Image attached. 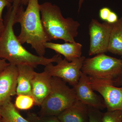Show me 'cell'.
<instances>
[{
    "instance_id": "cell-1",
    "label": "cell",
    "mask_w": 122,
    "mask_h": 122,
    "mask_svg": "<svg viewBox=\"0 0 122 122\" xmlns=\"http://www.w3.org/2000/svg\"><path fill=\"white\" fill-rule=\"evenodd\" d=\"M8 8L4 20V29L0 36V58L17 66L26 65L36 68L39 65L46 66L57 63L61 56L57 54L51 58L40 56L31 53L22 45L15 35L14 26L17 24V16L20 7L24 5L21 0H13Z\"/></svg>"
},
{
    "instance_id": "cell-2",
    "label": "cell",
    "mask_w": 122,
    "mask_h": 122,
    "mask_svg": "<svg viewBox=\"0 0 122 122\" xmlns=\"http://www.w3.org/2000/svg\"><path fill=\"white\" fill-rule=\"evenodd\" d=\"M16 20L21 27L17 36L19 41L22 44H29L38 56H44L46 49L45 45L50 41L42 23L38 0H29L25 10L22 5L18 12Z\"/></svg>"
},
{
    "instance_id": "cell-3",
    "label": "cell",
    "mask_w": 122,
    "mask_h": 122,
    "mask_svg": "<svg viewBox=\"0 0 122 122\" xmlns=\"http://www.w3.org/2000/svg\"><path fill=\"white\" fill-rule=\"evenodd\" d=\"M42 25L49 41L61 39L65 42H76L80 24L72 18H65L57 5L50 2L40 4Z\"/></svg>"
},
{
    "instance_id": "cell-4",
    "label": "cell",
    "mask_w": 122,
    "mask_h": 122,
    "mask_svg": "<svg viewBox=\"0 0 122 122\" xmlns=\"http://www.w3.org/2000/svg\"><path fill=\"white\" fill-rule=\"evenodd\" d=\"M61 79L52 77L50 93L41 105V116H57L77 100L73 88Z\"/></svg>"
},
{
    "instance_id": "cell-5",
    "label": "cell",
    "mask_w": 122,
    "mask_h": 122,
    "mask_svg": "<svg viewBox=\"0 0 122 122\" xmlns=\"http://www.w3.org/2000/svg\"><path fill=\"white\" fill-rule=\"evenodd\" d=\"M122 68V59L103 53L86 58L81 71L89 77L107 80L113 83L119 75Z\"/></svg>"
},
{
    "instance_id": "cell-6",
    "label": "cell",
    "mask_w": 122,
    "mask_h": 122,
    "mask_svg": "<svg viewBox=\"0 0 122 122\" xmlns=\"http://www.w3.org/2000/svg\"><path fill=\"white\" fill-rule=\"evenodd\" d=\"M86 57L81 56L72 61L61 58L54 66L52 63L46 66L44 71L51 77L62 79L73 87L77 84L81 74V69Z\"/></svg>"
},
{
    "instance_id": "cell-7",
    "label": "cell",
    "mask_w": 122,
    "mask_h": 122,
    "mask_svg": "<svg viewBox=\"0 0 122 122\" xmlns=\"http://www.w3.org/2000/svg\"><path fill=\"white\" fill-rule=\"evenodd\" d=\"M112 24L105 21L101 23L92 19L89 26V56L105 53L107 48Z\"/></svg>"
},
{
    "instance_id": "cell-8",
    "label": "cell",
    "mask_w": 122,
    "mask_h": 122,
    "mask_svg": "<svg viewBox=\"0 0 122 122\" xmlns=\"http://www.w3.org/2000/svg\"><path fill=\"white\" fill-rule=\"evenodd\" d=\"M89 78L92 89L102 97L107 110L122 111V86H115L107 80L90 77Z\"/></svg>"
},
{
    "instance_id": "cell-9",
    "label": "cell",
    "mask_w": 122,
    "mask_h": 122,
    "mask_svg": "<svg viewBox=\"0 0 122 122\" xmlns=\"http://www.w3.org/2000/svg\"><path fill=\"white\" fill-rule=\"evenodd\" d=\"M73 88L76 99L83 104L100 110L106 108L102 97L95 93L90 83L89 76L82 72L78 82Z\"/></svg>"
},
{
    "instance_id": "cell-10",
    "label": "cell",
    "mask_w": 122,
    "mask_h": 122,
    "mask_svg": "<svg viewBox=\"0 0 122 122\" xmlns=\"http://www.w3.org/2000/svg\"><path fill=\"white\" fill-rule=\"evenodd\" d=\"M18 74L17 66L11 64L0 73V106L16 94Z\"/></svg>"
},
{
    "instance_id": "cell-11",
    "label": "cell",
    "mask_w": 122,
    "mask_h": 122,
    "mask_svg": "<svg viewBox=\"0 0 122 122\" xmlns=\"http://www.w3.org/2000/svg\"><path fill=\"white\" fill-rule=\"evenodd\" d=\"M52 77L46 71L35 72L32 82V96L35 104L41 106L50 93Z\"/></svg>"
},
{
    "instance_id": "cell-12",
    "label": "cell",
    "mask_w": 122,
    "mask_h": 122,
    "mask_svg": "<svg viewBox=\"0 0 122 122\" xmlns=\"http://www.w3.org/2000/svg\"><path fill=\"white\" fill-rule=\"evenodd\" d=\"M57 117L61 122H87L88 106L76 100Z\"/></svg>"
},
{
    "instance_id": "cell-13",
    "label": "cell",
    "mask_w": 122,
    "mask_h": 122,
    "mask_svg": "<svg viewBox=\"0 0 122 122\" xmlns=\"http://www.w3.org/2000/svg\"><path fill=\"white\" fill-rule=\"evenodd\" d=\"M17 67L18 74L16 95L32 96V82L35 73L34 68L26 65L18 66Z\"/></svg>"
},
{
    "instance_id": "cell-14",
    "label": "cell",
    "mask_w": 122,
    "mask_h": 122,
    "mask_svg": "<svg viewBox=\"0 0 122 122\" xmlns=\"http://www.w3.org/2000/svg\"><path fill=\"white\" fill-rule=\"evenodd\" d=\"M46 49L54 51L58 54L64 56L69 61L81 56L82 45L76 42H65L64 44L54 43L48 42L45 45Z\"/></svg>"
},
{
    "instance_id": "cell-15",
    "label": "cell",
    "mask_w": 122,
    "mask_h": 122,
    "mask_svg": "<svg viewBox=\"0 0 122 122\" xmlns=\"http://www.w3.org/2000/svg\"><path fill=\"white\" fill-rule=\"evenodd\" d=\"M107 52L122 57V17L112 24Z\"/></svg>"
},
{
    "instance_id": "cell-16",
    "label": "cell",
    "mask_w": 122,
    "mask_h": 122,
    "mask_svg": "<svg viewBox=\"0 0 122 122\" xmlns=\"http://www.w3.org/2000/svg\"><path fill=\"white\" fill-rule=\"evenodd\" d=\"M0 115L3 122H30L20 114L11 101L0 106Z\"/></svg>"
},
{
    "instance_id": "cell-17",
    "label": "cell",
    "mask_w": 122,
    "mask_h": 122,
    "mask_svg": "<svg viewBox=\"0 0 122 122\" xmlns=\"http://www.w3.org/2000/svg\"><path fill=\"white\" fill-rule=\"evenodd\" d=\"M35 104L34 99L32 96L25 95H17L14 104L16 109L20 110H28Z\"/></svg>"
},
{
    "instance_id": "cell-18",
    "label": "cell",
    "mask_w": 122,
    "mask_h": 122,
    "mask_svg": "<svg viewBox=\"0 0 122 122\" xmlns=\"http://www.w3.org/2000/svg\"><path fill=\"white\" fill-rule=\"evenodd\" d=\"M102 122H122V111L107 110L102 113Z\"/></svg>"
},
{
    "instance_id": "cell-19",
    "label": "cell",
    "mask_w": 122,
    "mask_h": 122,
    "mask_svg": "<svg viewBox=\"0 0 122 122\" xmlns=\"http://www.w3.org/2000/svg\"><path fill=\"white\" fill-rule=\"evenodd\" d=\"M26 119L30 122H61L57 116H41L31 112L28 113Z\"/></svg>"
},
{
    "instance_id": "cell-20",
    "label": "cell",
    "mask_w": 122,
    "mask_h": 122,
    "mask_svg": "<svg viewBox=\"0 0 122 122\" xmlns=\"http://www.w3.org/2000/svg\"><path fill=\"white\" fill-rule=\"evenodd\" d=\"M102 113L99 109L88 107L87 122H102Z\"/></svg>"
},
{
    "instance_id": "cell-21",
    "label": "cell",
    "mask_w": 122,
    "mask_h": 122,
    "mask_svg": "<svg viewBox=\"0 0 122 122\" xmlns=\"http://www.w3.org/2000/svg\"><path fill=\"white\" fill-rule=\"evenodd\" d=\"M111 11L110 9L107 7H103L100 9L99 12V16L101 20L106 21Z\"/></svg>"
},
{
    "instance_id": "cell-22",
    "label": "cell",
    "mask_w": 122,
    "mask_h": 122,
    "mask_svg": "<svg viewBox=\"0 0 122 122\" xmlns=\"http://www.w3.org/2000/svg\"><path fill=\"white\" fill-rule=\"evenodd\" d=\"M13 0H0V21H4L2 17L3 10L5 7L11 5Z\"/></svg>"
},
{
    "instance_id": "cell-23",
    "label": "cell",
    "mask_w": 122,
    "mask_h": 122,
    "mask_svg": "<svg viewBox=\"0 0 122 122\" xmlns=\"http://www.w3.org/2000/svg\"><path fill=\"white\" fill-rule=\"evenodd\" d=\"M118 20L117 15L115 13L112 11L107 18L106 22L109 24H112L117 22Z\"/></svg>"
},
{
    "instance_id": "cell-24",
    "label": "cell",
    "mask_w": 122,
    "mask_h": 122,
    "mask_svg": "<svg viewBox=\"0 0 122 122\" xmlns=\"http://www.w3.org/2000/svg\"><path fill=\"white\" fill-rule=\"evenodd\" d=\"M10 64L5 59L0 58V73Z\"/></svg>"
},
{
    "instance_id": "cell-25",
    "label": "cell",
    "mask_w": 122,
    "mask_h": 122,
    "mask_svg": "<svg viewBox=\"0 0 122 122\" xmlns=\"http://www.w3.org/2000/svg\"><path fill=\"white\" fill-rule=\"evenodd\" d=\"M113 84L115 86H122V68L120 74L117 78L113 82Z\"/></svg>"
},
{
    "instance_id": "cell-26",
    "label": "cell",
    "mask_w": 122,
    "mask_h": 122,
    "mask_svg": "<svg viewBox=\"0 0 122 122\" xmlns=\"http://www.w3.org/2000/svg\"><path fill=\"white\" fill-rule=\"evenodd\" d=\"M4 21H0V36L4 30Z\"/></svg>"
},
{
    "instance_id": "cell-27",
    "label": "cell",
    "mask_w": 122,
    "mask_h": 122,
    "mask_svg": "<svg viewBox=\"0 0 122 122\" xmlns=\"http://www.w3.org/2000/svg\"><path fill=\"white\" fill-rule=\"evenodd\" d=\"M83 1H84V0H79V1L78 12H79V11H80V9H81L82 5V3H83Z\"/></svg>"
},
{
    "instance_id": "cell-28",
    "label": "cell",
    "mask_w": 122,
    "mask_h": 122,
    "mask_svg": "<svg viewBox=\"0 0 122 122\" xmlns=\"http://www.w3.org/2000/svg\"><path fill=\"white\" fill-rule=\"evenodd\" d=\"M21 1L24 5H26L28 4L29 0H21Z\"/></svg>"
},
{
    "instance_id": "cell-29",
    "label": "cell",
    "mask_w": 122,
    "mask_h": 122,
    "mask_svg": "<svg viewBox=\"0 0 122 122\" xmlns=\"http://www.w3.org/2000/svg\"><path fill=\"white\" fill-rule=\"evenodd\" d=\"M0 122H2V120L1 119H0Z\"/></svg>"
},
{
    "instance_id": "cell-30",
    "label": "cell",
    "mask_w": 122,
    "mask_h": 122,
    "mask_svg": "<svg viewBox=\"0 0 122 122\" xmlns=\"http://www.w3.org/2000/svg\"><path fill=\"white\" fill-rule=\"evenodd\" d=\"M0 119H1V117L0 115Z\"/></svg>"
},
{
    "instance_id": "cell-31",
    "label": "cell",
    "mask_w": 122,
    "mask_h": 122,
    "mask_svg": "<svg viewBox=\"0 0 122 122\" xmlns=\"http://www.w3.org/2000/svg\"></svg>"
}]
</instances>
